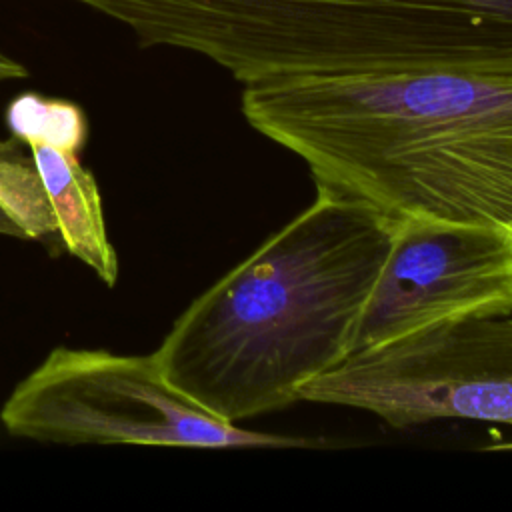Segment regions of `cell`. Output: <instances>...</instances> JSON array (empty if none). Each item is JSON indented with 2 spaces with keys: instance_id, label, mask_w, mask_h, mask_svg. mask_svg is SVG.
I'll use <instances>...</instances> for the list:
<instances>
[{
  "instance_id": "6da1fadb",
  "label": "cell",
  "mask_w": 512,
  "mask_h": 512,
  "mask_svg": "<svg viewBox=\"0 0 512 512\" xmlns=\"http://www.w3.org/2000/svg\"><path fill=\"white\" fill-rule=\"evenodd\" d=\"M242 114L316 188L396 220L512 232V72L410 70L250 84Z\"/></svg>"
},
{
  "instance_id": "7a4b0ae2",
  "label": "cell",
  "mask_w": 512,
  "mask_h": 512,
  "mask_svg": "<svg viewBox=\"0 0 512 512\" xmlns=\"http://www.w3.org/2000/svg\"><path fill=\"white\" fill-rule=\"evenodd\" d=\"M316 190L312 204L194 298L154 350L168 384L224 422L290 406L352 354L398 220L366 200Z\"/></svg>"
},
{
  "instance_id": "3957f363",
  "label": "cell",
  "mask_w": 512,
  "mask_h": 512,
  "mask_svg": "<svg viewBox=\"0 0 512 512\" xmlns=\"http://www.w3.org/2000/svg\"><path fill=\"white\" fill-rule=\"evenodd\" d=\"M142 46L200 54L244 86L410 70L512 72V0H72Z\"/></svg>"
},
{
  "instance_id": "277c9868",
  "label": "cell",
  "mask_w": 512,
  "mask_h": 512,
  "mask_svg": "<svg viewBox=\"0 0 512 512\" xmlns=\"http://www.w3.org/2000/svg\"><path fill=\"white\" fill-rule=\"evenodd\" d=\"M0 420L50 444L298 448L314 442L224 422L168 384L152 354L58 346L6 398Z\"/></svg>"
},
{
  "instance_id": "5b68a950",
  "label": "cell",
  "mask_w": 512,
  "mask_h": 512,
  "mask_svg": "<svg viewBox=\"0 0 512 512\" xmlns=\"http://www.w3.org/2000/svg\"><path fill=\"white\" fill-rule=\"evenodd\" d=\"M300 400L370 412L394 428L436 420L512 426V320L466 318L350 354Z\"/></svg>"
},
{
  "instance_id": "8992f818",
  "label": "cell",
  "mask_w": 512,
  "mask_h": 512,
  "mask_svg": "<svg viewBox=\"0 0 512 512\" xmlns=\"http://www.w3.org/2000/svg\"><path fill=\"white\" fill-rule=\"evenodd\" d=\"M510 314V230L402 218L360 316L352 354L428 326Z\"/></svg>"
},
{
  "instance_id": "52a82bcc",
  "label": "cell",
  "mask_w": 512,
  "mask_h": 512,
  "mask_svg": "<svg viewBox=\"0 0 512 512\" xmlns=\"http://www.w3.org/2000/svg\"><path fill=\"white\" fill-rule=\"evenodd\" d=\"M10 138L26 144L56 234L66 252L106 284L118 280V256L108 238L94 174L80 162L88 136L84 110L64 98L22 92L6 108Z\"/></svg>"
},
{
  "instance_id": "ba28073f",
  "label": "cell",
  "mask_w": 512,
  "mask_h": 512,
  "mask_svg": "<svg viewBox=\"0 0 512 512\" xmlns=\"http://www.w3.org/2000/svg\"><path fill=\"white\" fill-rule=\"evenodd\" d=\"M26 76H28V70L18 60H14L12 56H8L0 50V82L20 80Z\"/></svg>"
},
{
  "instance_id": "9c48e42d",
  "label": "cell",
  "mask_w": 512,
  "mask_h": 512,
  "mask_svg": "<svg viewBox=\"0 0 512 512\" xmlns=\"http://www.w3.org/2000/svg\"><path fill=\"white\" fill-rule=\"evenodd\" d=\"M0 234H6V236H16V238H22L24 240V236H22V232L16 228V224L2 212V208H0Z\"/></svg>"
}]
</instances>
